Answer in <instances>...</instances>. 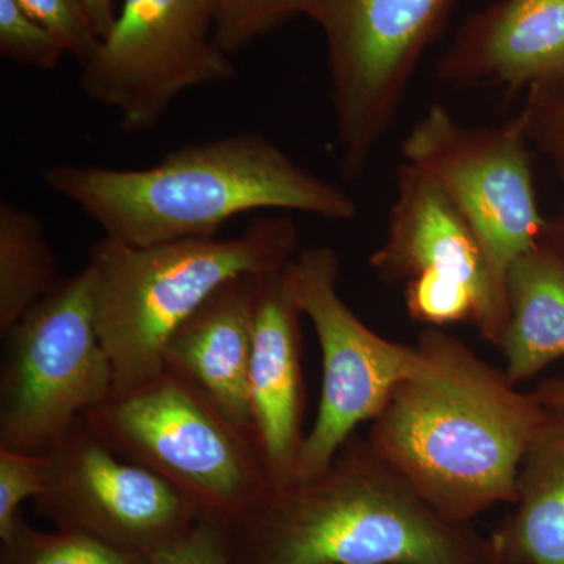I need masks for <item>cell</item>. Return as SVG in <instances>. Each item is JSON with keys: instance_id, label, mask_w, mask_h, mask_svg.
I'll return each mask as SVG.
<instances>
[{"instance_id": "cell-1", "label": "cell", "mask_w": 564, "mask_h": 564, "mask_svg": "<svg viewBox=\"0 0 564 564\" xmlns=\"http://www.w3.org/2000/svg\"><path fill=\"white\" fill-rule=\"evenodd\" d=\"M417 347L422 369L393 389L367 441L451 524L514 505L522 459L549 410L452 334L425 328Z\"/></svg>"}, {"instance_id": "cell-2", "label": "cell", "mask_w": 564, "mask_h": 564, "mask_svg": "<svg viewBox=\"0 0 564 564\" xmlns=\"http://www.w3.org/2000/svg\"><path fill=\"white\" fill-rule=\"evenodd\" d=\"M41 176L106 237L133 247L210 239L232 218L258 210L329 221L358 215L347 192L307 172L259 132L177 148L148 169L58 163Z\"/></svg>"}, {"instance_id": "cell-3", "label": "cell", "mask_w": 564, "mask_h": 564, "mask_svg": "<svg viewBox=\"0 0 564 564\" xmlns=\"http://www.w3.org/2000/svg\"><path fill=\"white\" fill-rule=\"evenodd\" d=\"M234 564H499L352 434L317 477L270 488L228 525Z\"/></svg>"}, {"instance_id": "cell-4", "label": "cell", "mask_w": 564, "mask_h": 564, "mask_svg": "<svg viewBox=\"0 0 564 564\" xmlns=\"http://www.w3.org/2000/svg\"><path fill=\"white\" fill-rule=\"evenodd\" d=\"M285 215L258 218L232 239H188L133 247L104 236L90 250L96 323L113 367V392L163 372L173 333L226 282L280 272L299 254Z\"/></svg>"}, {"instance_id": "cell-5", "label": "cell", "mask_w": 564, "mask_h": 564, "mask_svg": "<svg viewBox=\"0 0 564 564\" xmlns=\"http://www.w3.org/2000/svg\"><path fill=\"white\" fill-rule=\"evenodd\" d=\"M124 458L174 486L199 518L231 524L272 488L254 436L165 372L84 415Z\"/></svg>"}, {"instance_id": "cell-6", "label": "cell", "mask_w": 564, "mask_h": 564, "mask_svg": "<svg viewBox=\"0 0 564 564\" xmlns=\"http://www.w3.org/2000/svg\"><path fill=\"white\" fill-rule=\"evenodd\" d=\"M0 447L47 454L113 392V367L96 323L90 263L3 334Z\"/></svg>"}, {"instance_id": "cell-7", "label": "cell", "mask_w": 564, "mask_h": 564, "mask_svg": "<svg viewBox=\"0 0 564 564\" xmlns=\"http://www.w3.org/2000/svg\"><path fill=\"white\" fill-rule=\"evenodd\" d=\"M454 0H304L326 41L340 169L358 180L392 128Z\"/></svg>"}, {"instance_id": "cell-8", "label": "cell", "mask_w": 564, "mask_h": 564, "mask_svg": "<svg viewBox=\"0 0 564 564\" xmlns=\"http://www.w3.org/2000/svg\"><path fill=\"white\" fill-rule=\"evenodd\" d=\"M530 144L519 115L499 126H466L434 104L402 147L403 162L425 174L473 229L503 300L508 270L547 229Z\"/></svg>"}, {"instance_id": "cell-9", "label": "cell", "mask_w": 564, "mask_h": 564, "mask_svg": "<svg viewBox=\"0 0 564 564\" xmlns=\"http://www.w3.org/2000/svg\"><path fill=\"white\" fill-rule=\"evenodd\" d=\"M284 274L322 350L321 402L296 467V481H303L328 469L356 426L372 421L393 389L417 373L425 358L417 345L384 339L352 313L339 293L340 261L333 248H303Z\"/></svg>"}, {"instance_id": "cell-10", "label": "cell", "mask_w": 564, "mask_h": 564, "mask_svg": "<svg viewBox=\"0 0 564 564\" xmlns=\"http://www.w3.org/2000/svg\"><path fill=\"white\" fill-rule=\"evenodd\" d=\"M215 22L217 0H122L82 66V91L117 111L122 131H151L185 91L236 76Z\"/></svg>"}, {"instance_id": "cell-11", "label": "cell", "mask_w": 564, "mask_h": 564, "mask_svg": "<svg viewBox=\"0 0 564 564\" xmlns=\"http://www.w3.org/2000/svg\"><path fill=\"white\" fill-rule=\"evenodd\" d=\"M46 455V488L33 502L55 529L151 556L198 522L174 486L115 452L85 417Z\"/></svg>"}, {"instance_id": "cell-12", "label": "cell", "mask_w": 564, "mask_h": 564, "mask_svg": "<svg viewBox=\"0 0 564 564\" xmlns=\"http://www.w3.org/2000/svg\"><path fill=\"white\" fill-rule=\"evenodd\" d=\"M369 263L381 281L404 282L408 292L469 293L481 310L478 333L494 347L502 343L507 303L477 237L451 199L408 163H400L384 242Z\"/></svg>"}, {"instance_id": "cell-13", "label": "cell", "mask_w": 564, "mask_h": 564, "mask_svg": "<svg viewBox=\"0 0 564 564\" xmlns=\"http://www.w3.org/2000/svg\"><path fill=\"white\" fill-rule=\"evenodd\" d=\"M285 270V269H284ZM284 270L256 276L250 411L272 488L295 484L304 444L302 317Z\"/></svg>"}, {"instance_id": "cell-14", "label": "cell", "mask_w": 564, "mask_h": 564, "mask_svg": "<svg viewBox=\"0 0 564 564\" xmlns=\"http://www.w3.org/2000/svg\"><path fill=\"white\" fill-rule=\"evenodd\" d=\"M456 87L508 91L564 82V0H496L464 21L436 66Z\"/></svg>"}, {"instance_id": "cell-15", "label": "cell", "mask_w": 564, "mask_h": 564, "mask_svg": "<svg viewBox=\"0 0 564 564\" xmlns=\"http://www.w3.org/2000/svg\"><path fill=\"white\" fill-rule=\"evenodd\" d=\"M254 288L256 276L226 282L182 323L163 350L165 372L192 386L229 421L251 434Z\"/></svg>"}, {"instance_id": "cell-16", "label": "cell", "mask_w": 564, "mask_h": 564, "mask_svg": "<svg viewBox=\"0 0 564 564\" xmlns=\"http://www.w3.org/2000/svg\"><path fill=\"white\" fill-rule=\"evenodd\" d=\"M514 513L491 534L499 564H564V411H549L518 475Z\"/></svg>"}, {"instance_id": "cell-17", "label": "cell", "mask_w": 564, "mask_h": 564, "mask_svg": "<svg viewBox=\"0 0 564 564\" xmlns=\"http://www.w3.org/2000/svg\"><path fill=\"white\" fill-rule=\"evenodd\" d=\"M507 326L499 348L508 380H532L564 356V256L547 240L516 259L505 280Z\"/></svg>"}, {"instance_id": "cell-18", "label": "cell", "mask_w": 564, "mask_h": 564, "mask_svg": "<svg viewBox=\"0 0 564 564\" xmlns=\"http://www.w3.org/2000/svg\"><path fill=\"white\" fill-rule=\"evenodd\" d=\"M61 269L32 210L0 203V334L58 288Z\"/></svg>"}, {"instance_id": "cell-19", "label": "cell", "mask_w": 564, "mask_h": 564, "mask_svg": "<svg viewBox=\"0 0 564 564\" xmlns=\"http://www.w3.org/2000/svg\"><path fill=\"white\" fill-rule=\"evenodd\" d=\"M0 564H151L150 556L73 530L43 532L20 519L2 543Z\"/></svg>"}, {"instance_id": "cell-20", "label": "cell", "mask_w": 564, "mask_h": 564, "mask_svg": "<svg viewBox=\"0 0 564 564\" xmlns=\"http://www.w3.org/2000/svg\"><path fill=\"white\" fill-rule=\"evenodd\" d=\"M304 0H217L215 40L232 54L303 17Z\"/></svg>"}, {"instance_id": "cell-21", "label": "cell", "mask_w": 564, "mask_h": 564, "mask_svg": "<svg viewBox=\"0 0 564 564\" xmlns=\"http://www.w3.org/2000/svg\"><path fill=\"white\" fill-rule=\"evenodd\" d=\"M0 55L17 65L50 70L61 65L66 51L18 0H0Z\"/></svg>"}, {"instance_id": "cell-22", "label": "cell", "mask_w": 564, "mask_h": 564, "mask_svg": "<svg viewBox=\"0 0 564 564\" xmlns=\"http://www.w3.org/2000/svg\"><path fill=\"white\" fill-rule=\"evenodd\" d=\"M47 455L0 447V541L6 543L20 522L25 500L46 488Z\"/></svg>"}, {"instance_id": "cell-23", "label": "cell", "mask_w": 564, "mask_h": 564, "mask_svg": "<svg viewBox=\"0 0 564 564\" xmlns=\"http://www.w3.org/2000/svg\"><path fill=\"white\" fill-rule=\"evenodd\" d=\"M43 24L80 66L90 61L101 39L95 31L85 0H18Z\"/></svg>"}, {"instance_id": "cell-24", "label": "cell", "mask_w": 564, "mask_h": 564, "mask_svg": "<svg viewBox=\"0 0 564 564\" xmlns=\"http://www.w3.org/2000/svg\"><path fill=\"white\" fill-rule=\"evenodd\" d=\"M530 143L555 162L564 176V82L529 90L519 113Z\"/></svg>"}, {"instance_id": "cell-25", "label": "cell", "mask_w": 564, "mask_h": 564, "mask_svg": "<svg viewBox=\"0 0 564 564\" xmlns=\"http://www.w3.org/2000/svg\"><path fill=\"white\" fill-rule=\"evenodd\" d=\"M150 560L151 564H234L228 524L199 518L184 536Z\"/></svg>"}, {"instance_id": "cell-26", "label": "cell", "mask_w": 564, "mask_h": 564, "mask_svg": "<svg viewBox=\"0 0 564 564\" xmlns=\"http://www.w3.org/2000/svg\"><path fill=\"white\" fill-rule=\"evenodd\" d=\"M85 6H87L96 33L102 40L117 20L115 0H85Z\"/></svg>"}, {"instance_id": "cell-27", "label": "cell", "mask_w": 564, "mask_h": 564, "mask_svg": "<svg viewBox=\"0 0 564 564\" xmlns=\"http://www.w3.org/2000/svg\"><path fill=\"white\" fill-rule=\"evenodd\" d=\"M549 411H564V378L545 380L533 392Z\"/></svg>"}, {"instance_id": "cell-28", "label": "cell", "mask_w": 564, "mask_h": 564, "mask_svg": "<svg viewBox=\"0 0 564 564\" xmlns=\"http://www.w3.org/2000/svg\"><path fill=\"white\" fill-rule=\"evenodd\" d=\"M544 239L564 256V206L554 220L547 221Z\"/></svg>"}]
</instances>
